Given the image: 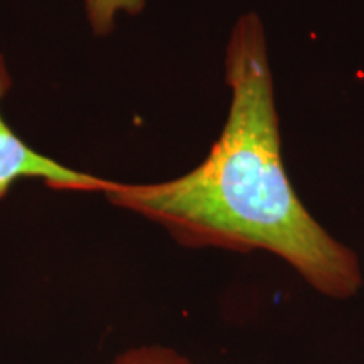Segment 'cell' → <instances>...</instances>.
Listing matches in <instances>:
<instances>
[{"label": "cell", "instance_id": "5b68a950", "mask_svg": "<svg viewBox=\"0 0 364 364\" xmlns=\"http://www.w3.org/2000/svg\"><path fill=\"white\" fill-rule=\"evenodd\" d=\"M122 14H136L144 7V0H117Z\"/></svg>", "mask_w": 364, "mask_h": 364}, {"label": "cell", "instance_id": "3957f363", "mask_svg": "<svg viewBox=\"0 0 364 364\" xmlns=\"http://www.w3.org/2000/svg\"><path fill=\"white\" fill-rule=\"evenodd\" d=\"M110 364H193L174 349L162 346H144L129 349L117 356Z\"/></svg>", "mask_w": 364, "mask_h": 364}, {"label": "cell", "instance_id": "7a4b0ae2", "mask_svg": "<svg viewBox=\"0 0 364 364\" xmlns=\"http://www.w3.org/2000/svg\"><path fill=\"white\" fill-rule=\"evenodd\" d=\"M9 73L0 58V102L9 88ZM36 177L49 186L68 191H105L112 181L78 172L65 167L53 159L36 152L14 132L0 112V198L11 189L17 179Z\"/></svg>", "mask_w": 364, "mask_h": 364}, {"label": "cell", "instance_id": "6da1fadb", "mask_svg": "<svg viewBox=\"0 0 364 364\" xmlns=\"http://www.w3.org/2000/svg\"><path fill=\"white\" fill-rule=\"evenodd\" d=\"M225 66L230 110L208 157L172 181L110 182L105 194L182 245L273 253L318 294L354 297L363 287L358 255L307 211L287 176L265 26L257 12L235 22Z\"/></svg>", "mask_w": 364, "mask_h": 364}, {"label": "cell", "instance_id": "277c9868", "mask_svg": "<svg viewBox=\"0 0 364 364\" xmlns=\"http://www.w3.org/2000/svg\"><path fill=\"white\" fill-rule=\"evenodd\" d=\"M88 19L97 33H108L120 12L117 0H83Z\"/></svg>", "mask_w": 364, "mask_h": 364}]
</instances>
